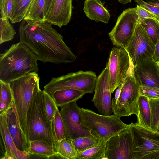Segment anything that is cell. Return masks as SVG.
<instances>
[{
  "mask_svg": "<svg viewBox=\"0 0 159 159\" xmlns=\"http://www.w3.org/2000/svg\"><path fill=\"white\" fill-rule=\"evenodd\" d=\"M21 21L19 28V42L26 45L38 60L54 64L75 61L76 56L52 24L46 20Z\"/></svg>",
  "mask_w": 159,
  "mask_h": 159,
  "instance_id": "6da1fadb",
  "label": "cell"
},
{
  "mask_svg": "<svg viewBox=\"0 0 159 159\" xmlns=\"http://www.w3.org/2000/svg\"><path fill=\"white\" fill-rule=\"evenodd\" d=\"M36 56L25 44H12L0 55V80L10 83L39 70Z\"/></svg>",
  "mask_w": 159,
  "mask_h": 159,
  "instance_id": "7a4b0ae2",
  "label": "cell"
},
{
  "mask_svg": "<svg viewBox=\"0 0 159 159\" xmlns=\"http://www.w3.org/2000/svg\"><path fill=\"white\" fill-rule=\"evenodd\" d=\"M39 80L38 74L33 71L10 83L20 125L28 141L27 115L34 97L41 90Z\"/></svg>",
  "mask_w": 159,
  "mask_h": 159,
  "instance_id": "3957f363",
  "label": "cell"
},
{
  "mask_svg": "<svg viewBox=\"0 0 159 159\" xmlns=\"http://www.w3.org/2000/svg\"><path fill=\"white\" fill-rule=\"evenodd\" d=\"M80 111L83 125L90 130L93 136L102 141L106 142L129 126L115 114H99L83 108H80Z\"/></svg>",
  "mask_w": 159,
  "mask_h": 159,
  "instance_id": "277c9868",
  "label": "cell"
},
{
  "mask_svg": "<svg viewBox=\"0 0 159 159\" xmlns=\"http://www.w3.org/2000/svg\"><path fill=\"white\" fill-rule=\"evenodd\" d=\"M26 122L29 142L42 140L53 147L55 141L45 114L43 91L34 97L27 112Z\"/></svg>",
  "mask_w": 159,
  "mask_h": 159,
  "instance_id": "5b68a950",
  "label": "cell"
},
{
  "mask_svg": "<svg viewBox=\"0 0 159 159\" xmlns=\"http://www.w3.org/2000/svg\"><path fill=\"white\" fill-rule=\"evenodd\" d=\"M97 77L91 71L80 70L57 78L52 77L44 87V90L51 96L56 91L71 89L92 93L94 90Z\"/></svg>",
  "mask_w": 159,
  "mask_h": 159,
  "instance_id": "8992f818",
  "label": "cell"
},
{
  "mask_svg": "<svg viewBox=\"0 0 159 159\" xmlns=\"http://www.w3.org/2000/svg\"><path fill=\"white\" fill-rule=\"evenodd\" d=\"M134 67L130 58L129 66L122 81L119 98L116 105L112 107L113 114L120 117L136 114L140 85L134 75Z\"/></svg>",
  "mask_w": 159,
  "mask_h": 159,
  "instance_id": "52a82bcc",
  "label": "cell"
},
{
  "mask_svg": "<svg viewBox=\"0 0 159 159\" xmlns=\"http://www.w3.org/2000/svg\"><path fill=\"white\" fill-rule=\"evenodd\" d=\"M139 20L136 7L124 10L108 34L113 45L125 49L131 40Z\"/></svg>",
  "mask_w": 159,
  "mask_h": 159,
  "instance_id": "ba28073f",
  "label": "cell"
},
{
  "mask_svg": "<svg viewBox=\"0 0 159 159\" xmlns=\"http://www.w3.org/2000/svg\"><path fill=\"white\" fill-rule=\"evenodd\" d=\"M134 147V159H151L159 150V133L130 124Z\"/></svg>",
  "mask_w": 159,
  "mask_h": 159,
  "instance_id": "9c48e42d",
  "label": "cell"
},
{
  "mask_svg": "<svg viewBox=\"0 0 159 159\" xmlns=\"http://www.w3.org/2000/svg\"><path fill=\"white\" fill-rule=\"evenodd\" d=\"M155 47V45L139 20L131 40L125 48L134 66L146 59L152 58Z\"/></svg>",
  "mask_w": 159,
  "mask_h": 159,
  "instance_id": "30bf717a",
  "label": "cell"
},
{
  "mask_svg": "<svg viewBox=\"0 0 159 159\" xmlns=\"http://www.w3.org/2000/svg\"><path fill=\"white\" fill-rule=\"evenodd\" d=\"M104 159H134L132 134L129 126L106 142Z\"/></svg>",
  "mask_w": 159,
  "mask_h": 159,
  "instance_id": "8fae6325",
  "label": "cell"
},
{
  "mask_svg": "<svg viewBox=\"0 0 159 159\" xmlns=\"http://www.w3.org/2000/svg\"><path fill=\"white\" fill-rule=\"evenodd\" d=\"M130 62V57L125 49L116 46L112 48L107 63L111 93L125 77Z\"/></svg>",
  "mask_w": 159,
  "mask_h": 159,
  "instance_id": "7c38bea8",
  "label": "cell"
},
{
  "mask_svg": "<svg viewBox=\"0 0 159 159\" xmlns=\"http://www.w3.org/2000/svg\"><path fill=\"white\" fill-rule=\"evenodd\" d=\"M76 101L61 107L60 113L65 126L67 139L71 140L82 137H94L82 123L80 108Z\"/></svg>",
  "mask_w": 159,
  "mask_h": 159,
  "instance_id": "4fadbf2b",
  "label": "cell"
},
{
  "mask_svg": "<svg viewBox=\"0 0 159 159\" xmlns=\"http://www.w3.org/2000/svg\"><path fill=\"white\" fill-rule=\"evenodd\" d=\"M94 91V94L92 101L95 107L102 115H111V93L107 63L106 67L97 78Z\"/></svg>",
  "mask_w": 159,
  "mask_h": 159,
  "instance_id": "5bb4252c",
  "label": "cell"
},
{
  "mask_svg": "<svg viewBox=\"0 0 159 159\" xmlns=\"http://www.w3.org/2000/svg\"><path fill=\"white\" fill-rule=\"evenodd\" d=\"M134 74L140 86L159 89V68L152 58L146 59L134 66Z\"/></svg>",
  "mask_w": 159,
  "mask_h": 159,
  "instance_id": "9a60e30c",
  "label": "cell"
},
{
  "mask_svg": "<svg viewBox=\"0 0 159 159\" xmlns=\"http://www.w3.org/2000/svg\"><path fill=\"white\" fill-rule=\"evenodd\" d=\"M72 0H53L46 20L61 28L70 21L73 7Z\"/></svg>",
  "mask_w": 159,
  "mask_h": 159,
  "instance_id": "2e32d148",
  "label": "cell"
},
{
  "mask_svg": "<svg viewBox=\"0 0 159 159\" xmlns=\"http://www.w3.org/2000/svg\"><path fill=\"white\" fill-rule=\"evenodd\" d=\"M6 115L8 130L16 147L20 151L28 152L29 142L21 128L14 104Z\"/></svg>",
  "mask_w": 159,
  "mask_h": 159,
  "instance_id": "e0dca14e",
  "label": "cell"
},
{
  "mask_svg": "<svg viewBox=\"0 0 159 159\" xmlns=\"http://www.w3.org/2000/svg\"><path fill=\"white\" fill-rule=\"evenodd\" d=\"M0 141L2 143L5 149L4 155L8 153L15 159H29L28 152L20 151L16 147L8 130L6 113L0 115Z\"/></svg>",
  "mask_w": 159,
  "mask_h": 159,
  "instance_id": "ac0fdd59",
  "label": "cell"
},
{
  "mask_svg": "<svg viewBox=\"0 0 159 159\" xmlns=\"http://www.w3.org/2000/svg\"><path fill=\"white\" fill-rule=\"evenodd\" d=\"M83 11L86 16L96 22L107 24L110 14L100 0H85Z\"/></svg>",
  "mask_w": 159,
  "mask_h": 159,
  "instance_id": "d6986e66",
  "label": "cell"
},
{
  "mask_svg": "<svg viewBox=\"0 0 159 159\" xmlns=\"http://www.w3.org/2000/svg\"><path fill=\"white\" fill-rule=\"evenodd\" d=\"M136 125L151 130V115L149 99L147 97L139 95L137 105Z\"/></svg>",
  "mask_w": 159,
  "mask_h": 159,
  "instance_id": "ffe728a7",
  "label": "cell"
},
{
  "mask_svg": "<svg viewBox=\"0 0 159 159\" xmlns=\"http://www.w3.org/2000/svg\"><path fill=\"white\" fill-rule=\"evenodd\" d=\"M28 152L30 157L33 156L34 158L48 159L49 157L56 153L53 147L40 140L29 142Z\"/></svg>",
  "mask_w": 159,
  "mask_h": 159,
  "instance_id": "44dd1931",
  "label": "cell"
},
{
  "mask_svg": "<svg viewBox=\"0 0 159 159\" xmlns=\"http://www.w3.org/2000/svg\"><path fill=\"white\" fill-rule=\"evenodd\" d=\"M86 94L80 90L68 89L55 91L52 97L58 107H61L82 98Z\"/></svg>",
  "mask_w": 159,
  "mask_h": 159,
  "instance_id": "7402d4cb",
  "label": "cell"
},
{
  "mask_svg": "<svg viewBox=\"0 0 159 159\" xmlns=\"http://www.w3.org/2000/svg\"><path fill=\"white\" fill-rule=\"evenodd\" d=\"M45 0H32L24 15L23 20L32 21L46 20Z\"/></svg>",
  "mask_w": 159,
  "mask_h": 159,
  "instance_id": "603a6c76",
  "label": "cell"
},
{
  "mask_svg": "<svg viewBox=\"0 0 159 159\" xmlns=\"http://www.w3.org/2000/svg\"><path fill=\"white\" fill-rule=\"evenodd\" d=\"M0 115L6 113L14 104L13 96L10 83L0 80Z\"/></svg>",
  "mask_w": 159,
  "mask_h": 159,
  "instance_id": "cb8c5ba5",
  "label": "cell"
},
{
  "mask_svg": "<svg viewBox=\"0 0 159 159\" xmlns=\"http://www.w3.org/2000/svg\"><path fill=\"white\" fill-rule=\"evenodd\" d=\"M53 148L56 152L64 159H76L77 152L70 140L67 139L60 141H54Z\"/></svg>",
  "mask_w": 159,
  "mask_h": 159,
  "instance_id": "d4e9b609",
  "label": "cell"
},
{
  "mask_svg": "<svg viewBox=\"0 0 159 159\" xmlns=\"http://www.w3.org/2000/svg\"><path fill=\"white\" fill-rule=\"evenodd\" d=\"M106 142L99 143L77 153L76 159H103L104 158Z\"/></svg>",
  "mask_w": 159,
  "mask_h": 159,
  "instance_id": "484cf974",
  "label": "cell"
},
{
  "mask_svg": "<svg viewBox=\"0 0 159 159\" xmlns=\"http://www.w3.org/2000/svg\"><path fill=\"white\" fill-rule=\"evenodd\" d=\"M43 93L45 114L50 129L53 133V118L56 111L58 109V107L52 97L44 89L43 90Z\"/></svg>",
  "mask_w": 159,
  "mask_h": 159,
  "instance_id": "4316f807",
  "label": "cell"
},
{
  "mask_svg": "<svg viewBox=\"0 0 159 159\" xmlns=\"http://www.w3.org/2000/svg\"><path fill=\"white\" fill-rule=\"evenodd\" d=\"M32 0H12L13 7L10 19L11 22L15 23L21 21L27 10Z\"/></svg>",
  "mask_w": 159,
  "mask_h": 159,
  "instance_id": "83f0119b",
  "label": "cell"
},
{
  "mask_svg": "<svg viewBox=\"0 0 159 159\" xmlns=\"http://www.w3.org/2000/svg\"><path fill=\"white\" fill-rule=\"evenodd\" d=\"M52 131L55 141L59 142L67 139L65 126L58 109L56 111L53 118Z\"/></svg>",
  "mask_w": 159,
  "mask_h": 159,
  "instance_id": "f1b7e54d",
  "label": "cell"
},
{
  "mask_svg": "<svg viewBox=\"0 0 159 159\" xmlns=\"http://www.w3.org/2000/svg\"><path fill=\"white\" fill-rule=\"evenodd\" d=\"M70 140L77 153L94 146L102 141L94 137H82Z\"/></svg>",
  "mask_w": 159,
  "mask_h": 159,
  "instance_id": "f546056e",
  "label": "cell"
},
{
  "mask_svg": "<svg viewBox=\"0 0 159 159\" xmlns=\"http://www.w3.org/2000/svg\"><path fill=\"white\" fill-rule=\"evenodd\" d=\"M9 19L0 18V44L12 40L16 34L13 26L9 22Z\"/></svg>",
  "mask_w": 159,
  "mask_h": 159,
  "instance_id": "4dcf8cb0",
  "label": "cell"
},
{
  "mask_svg": "<svg viewBox=\"0 0 159 159\" xmlns=\"http://www.w3.org/2000/svg\"><path fill=\"white\" fill-rule=\"evenodd\" d=\"M140 22L155 45L159 38V22L153 19H148Z\"/></svg>",
  "mask_w": 159,
  "mask_h": 159,
  "instance_id": "1f68e13d",
  "label": "cell"
},
{
  "mask_svg": "<svg viewBox=\"0 0 159 159\" xmlns=\"http://www.w3.org/2000/svg\"><path fill=\"white\" fill-rule=\"evenodd\" d=\"M151 115V130L159 133V98L149 99Z\"/></svg>",
  "mask_w": 159,
  "mask_h": 159,
  "instance_id": "d6a6232c",
  "label": "cell"
},
{
  "mask_svg": "<svg viewBox=\"0 0 159 159\" xmlns=\"http://www.w3.org/2000/svg\"><path fill=\"white\" fill-rule=\"evenodd\" d=\"M13 7L12 0H0L1 17L11 19Z\"/></svg>",
  "mask_w": 159,
  "mask_h": 159,
  "instance_id": "836d02e7",
  "label": "cell"
},
{
  "mask_svg": "<svg viewBox=\"0 0 159 159\" xmlns=\"http://www.w3.org/2000/svg\"><path fill=\"white\" fill-rule=\"evenodd\" d=\"M139 94L147 97L148 99L159 98V89L140 86Z\"/></svg>",
  "mask_w": 159,
  "mask_h": 159,
  "instance_id": "e575fe53",
  "label": "cell"
},
{
  "mask_svg": "<svg viewBox=\"0 0 159 159\" xmlns=\"http://www.w3.org/2000/svg\"><path fill=\"white\" fill-rule=\"evenodd\" d=\"M136 7L140 22H142L146 19H151L159 22V18L154 14L138 4Z\"/></svg>",
  "mask_w": 159,
  "mask_h": 159,
  "instance_id": "d590c367",
  "label": "cell"
},
{
  "mask_svg": "<svg viewBox=\"0 0 159 159\" xmlns=\"http://www.w3.org/2000/svg\"><path fill=\"white\" fill-rule=\"evenodd\" d=\"M139 5L149 11L152 13L159 18V7L150 4L143 0H134Z\"/></svg>",
  "mask_w": 159,
  "mask_h": 159,
  "instance_id": "8d00e7d4",
  "label": "cell"
},
{
  "mask_svg": "<svg viewBox=\"0 0 159 159\" xmlns=\"http://www.w3.org/2000/svg\"><path fill=\"white\" fill-rule=\"evenodd\" d=\"M123 84V83L122 82L118 87L116 91L114 97L111 100L112 107H114L116 105L117 102L120 95Z\"/></svg>",
  "mask_w": 159,
  "mask_h": 159,
  "instance_id": "74e56055",
  "label": "cell"
},
{
  "mask_svg": "<svg viewBox=\"0 0 159 159\" xmlns=\"http://www.w3.org/2000/svg\"><path fill=\"white\" fill-rule=\"evenodd\" d=\"M152 59L156 62L159 61V38L155 45L154 52Z\"/></svg>",
  "mask_w": 159,
  "mask_h": 159,
  "instance_id": "f35d334b",
  "label": "cell"
},
{
  "mask_svg": "<svg viewBox=\"0 0 159 159\" xmlns=\"http://www.w3.org/2000/svg\"><path fill=\"white\" fill-rule=\"evenodd\" d=\"M45 1L44 14L46 20V18L50 9L53 0H45Z\"/></svg>",
  "mask_w": 159,
  "mask_h": 159,
  "instance_id": "ab89813d",
  "label": "cell"
},
{
  "mask_svg": "<svg viewBox=\"0 0 159 159\" xmlns=\"http://www.w3.org/2000/svg\"><path fill=\"white\" fill-rule=\"evenodd\" d=\"M149 2L151 4L159 7V0L154 1H150Z\"/></svg>",
  "mask_w": 159,
  "mask_h": 159,
  "instance_id": "60d3db41",
  "label": "cell"
},
{
  "mask_svg": "<svg viewBox=\"0 0 159 159\" xmlns=\"http://www.w3.org/2000/svg\"><path fill=\"white\" fill-rule=\"evenodd\" d=\"M132 0H118L119 2L123 5L128 3H131Z\"/></svg>",
  "mask_w": 159,
  "mask_h": 159,
  "instance_id": "b9f144b4",
  "label": "cell"
},
{
  "mask_svg": "<svg viewBox=\"0 0 159 159\" xmlns=\"http://www.w3.org/2000/svg\"><path fill=\"white\" fill-rule=\"evenodd\" d=\"M151 159H159V150L152 156Z\"/></svg>",
  "mask_w": 159,
  "mask_h": 159,
  "instance_id": "7bdbcfd3",
  "label": "cell"
},
{
  "mask_svg": "<svg viewBox=\"0 0 159 159\" xmlns=\"http://www.w3.org/2000/svg\"><path fill=\"white\" fill-rule=\"evenodd\" d=\"M159 68V61L157 62Z\"/></svg>",
  "mask_w": 159,
  "mask_h": 159,
  "instance_id": "ee69618b",
  "label": "cell"
},
{
  "mask_svg": "<svg viewBox=\"0 0 159 159\" xmlns=\"http://www.w3.org/2000/svg\"><path fill=\"white\" fill-rule=\"evenodd\" d=\"M147 1H154L155 0H146Z\"/></svg>",
  "mask_w": 159,
  "mask_h": 159,
  "instance_id": "f6af8a7d",
  "label": "cell"
},
{
  "mask_svg": "<svg viewBox=\"0 0 159 159\" xmlns=\"http://www.w3.org/2000/svg\"></svg>",
  "mask_w": 159,
  "mask_h": 159,
  "instance_id": "bcb514c9",
  "label": "cell"
}]
</instances>
